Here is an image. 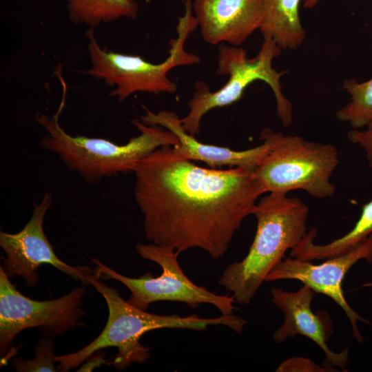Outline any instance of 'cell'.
I'll list each match as a JSON object with an SVG mask.
<instances>
[{
  "mask_svg": "<svg viewBox=\"0 0 372 372\" xmlns=\"http://www.w3.org/2000/svg\"><path fill=\"white\" fill-rule=\"evenodd\" d=\"M371 234L372 200L362 206L359 219L347 234L325 245H317L314 242L316 231L311 229L301 242L291 249L290 256L308 261L327 259L351 251Z\"/></svg>",
  "mask_w": 372,
  "mask_h": 372,
  "instance_id": "2e32d148",
  "label": "cell"
},
{
  "mask_svg": "<svg viewBox=\"0 0 372 372\" xmlns=\"http://www.w3.org/2000/svg\"><path fill=\"white\" fill-rule=\"evenodd\" d=\"M342 88L351 95L350 101L339 109L336 118L354 129L372 125V79L358 83L351 79L344 81Z\"/></svg>",
  "mask_w": 372,
  "mask_h": 372,
  "instance_id": "ac0fdd59",
  "label": "cell"
},
{
  "mask_svg": "<svg viewBox=\"0 0 372 372\" xmlns=\"http://www.w3.org/2000/svg\"><path fill=\"white\" fill-rule=\"evenodd\" d=\"M103 353L96 355L92 359L90 358L76 371H91L93 369L99 367L102 364H107L108 362L105 359V355Z\"/></svg>",
  "mask_w": 372,
  "mask_h": 372,
  "instance_id": "7402d4cb",
  "label": "cell"
},
{
  "mask_svg": "<svg viewBox=\"0 0 372 372\" xmlns=\"http://www.w3.org/2000/svg\"><path fill=\"white\" fill-rule=\"evenodd\" d=\"M347 136L352 143L359 145L364 150L369 165L372 167V125L364 131L353 129Z\"/></svg>",
  "mask_w": 372,
  "mask_h": 372,
  "instance_id": "44dd1931",
  "label": "cell"
},
{
  "mask_svg": "<svg viewBox=\"0 0 372 372\" xmlns=\"http://www.w3.org/2000/svg\"><path fill=\"white\" fill-rule=\"evenodd\" d=\"M192 8L203 40L239 47L262 22L261 0H194Z\"/></svg>",
  "mask_w": 372,
  "mask_h": 372,
  "instance_id": "4fadbf2b",
  "label": "cell"
},
{
  "mask_svg": "<svg viewBox=\"0 0 372 372\" xmlns=\"http://www.w3.org/2000/svg\"><path fill=\"white\" fill-rule=\"evenodd\" d=\"M138 254L152 261L162 269V273L154 277L146 273L138 278L124 276L92 258L96 265L94 273L100 280L113 279L125 286L131 293L127 300L132 305L145 310L151 303L158 301H174L197 308L201 304L214 306L222 315L234 314V296L219 295L194 283L184 273L178 262L179 252L166 246L154 243L139 242L136 245Z\"/></svg>",
  "mask_w": 372,
  "mask_h": 372,
  "instance_id": "ba28073f",
  "label": "cell"
},
{
  "mask_svg": "<svg viewBox=\"0 0 372 372\" xmlns=\"http://www.w3.org/2000/svg\"><path fill=\"white\" fill-rule=\"evenodd\" d=\"M281 49L269 38L264 39L258 54L247 56V52L237 46L221 44L218 48L216 74L229 76L226 83L216 91H211L202 81L195 83V92L188 102L189 112L181 118L184 130L192 136L199 134L200 121L209 111L231 105L239 101L245 89L256 81L265 82L271 89L276 101L277 114L284 127L293 122V105L282 94L280 82L285 72H278L272 61Z\"/></svg>",
  "mask_w": 372,
  "mask_h": 372,
  "instance_id": "8992f818",
  "label": "cell"
},
{
  "mask_svg": "<svg viewBox=\"0 0 372 372\" xmlns=\"http://www.w3.org/2000/svg\"><path fill=\"white\" fill-rule=\"evenodd\" d=\"M54 344L51 337L41 339L34 347V358L32 360L15 358L12 366L19 372L57 371L54 366Z\"/></svg>",
  "mask_w": 372,
  "mask_h": 372,
  "instance_id": "d6986e66",
  "label": "cell"
},
{
  "mask_svg": "<svg viewBox=\"0 0 372 372\" xmlns=\"http://www.w3.org/2000/svg\"><path fill=\"white\" fill-rule=\"evenodd\" d=\"M271 293L272 302L284 313V322L273 333V340L281 343L296 334L306 336L322 349L331 365L345 369L348 363V349L335 353L327 345L332 331L331 324L324 315L312 311L311 304L315 291L303 285L298 291L293 292L273 288Z\"/></svg>",
  "mask_w": 372,
  "mask_h": 372,
  "instance_id": "5bb4252c",
  "label": "cell"
},
{
  "mask_svg": "<svg viewBox=\"0 0 372 372\" xmlns=\"http://www.w3.org/2000/svg\"><path fill=\"white\" fill-rule=\"evenodd\" d=\"M372 260V234L351 251L327 258L325 262L314 265L308 260L296 258H285L267 275L265 282L280 280H297L310 287L315 293L324 294L337 303L345 312L353 331V336L359 342L364 340L358 328V321L371 324L357 313L347 301L342 281L349 270L359 260Z\"/></svg>",
  "mask_w": 372,
  "mask_h": 372,
  "instance_id": "8fae6325",
  "label": "cell"
},
{
  "mask_svg": "<svg viewBox=\"0 0 372 372\" xmlns=\"http://www.w3.org/2000/svg\"><path fill=\"white\" fill-rule=\"evenodd\" d=\"M185 14L178 18L177 37L170 40L169 55L160 63H152L140 56L127 55L102 49L97 42L93 28L85 32L87 50L92 67L85 74L103 80L106 85L114 86L110 96L123 102L135 92L174 93L177 85L167 73L177 66L199 63L200 57L185 50L189 35L198 27L190 0L185 3Z\"/></svg>",
  "mask_w": 372,
  "mask_h": 372,
  "instance_id": "5b68a950",
  "label": "cell"
},
{
  "mask_svg": "<svg viewBox=\"0 0 372 372\" xmlns=\"http://www.w3.org/2000/svg\"><path fill=\"white\" fill-rule=\"evenodd\" d=\"M86 280L104 298L108 308L107 320L101 333L87 345L74 353L54 356V361L59 363L58 371L75 369L95 353L109 347L118 349L112 364L118 371L134 362L143 364L150 357L152 349L142 344L140 340L150 331L167 328L200 331L210 326L222 325L241 333L247 324V320L234 314L201 318L196 313L181 316L148 313L125 300L115 288L107 286L94 273Z\"/></svg>",
  "mask_w": 372,
  "mask_h": 372,
  "instance_id": "7a4b0ae2",
  "label": "cell"
},
{
  "mask_svg": "<svg viewBox=\"0 0 372 372\" xmlns=\"http://www.w3.org/2000/svg\"><path fill=\"white\" fill-rule=\"evenodd\" d=\"M320 0H304V8L311 9L313 8Z\"/></svg>",
  "mask_w": 372,
  "mask_h": 372,
  "instance_id": "603a6c76",
  "label": "cell"
},
{
  "mask_svg": "<svg viewBox=\"0 0 372 372\" xmlns=\"http://www.w3.org/2000/svg\"><path fill=\"white\" fill-rule=\"evenodd\" d=\"M326 368L321 366L309 358L293 357L282 362L276 371L280 372H324Z\"/></svg>",
  "mask_w": 372,
  "mask_h": 372,
  "instance_id": "ffe728a7",
  "label": "cell"
},
{
  "mask_svg": "<svg viewBox=\"0 0 372 372\" xmlns=\"http://www.w3.org/2000/svg\"><path fill=\"white\" fill-rule=\"evenodd\" d=\"M65 94L53 116L36 113L35 121L47 133L39 143L43 149L56 155L69 170L76 172L90 184L119 174L133 172L136 164L155 149L179 144L177 136L171 131L160 125H146L138 119L131 123L140 134L124 145L105 138L72 136L59 123Z\"/></svg>",
  "mask_w": 372,
  "mask_h": 372,
  "instance_id": "277c9868",
  "label": "cell"
},
{
  "mask_svg": "<svg viewBox=\"0 0 372 372\" xmlns=\"http://www.w3.org/2000/svg\"><path fill=\"white\" fill-rule=\"evenodd\" d=\"M70 19L90 28L121 17L136 18L138 5L135 0H66Z\"/></svg>",
  "mask_w": 372,
  "mask_h": 372,
  "instance_id": "e0dca14e",
  "label": "cell"
},
{
  "mask_svg": "<svg viewBox=\"0 0 372 372\" xmlns=\"http://www.w3.org/2000/svg\"><path fill=\"white\" fill-rule=\"evenodd\" d=\"M338 163V152L332 144L276 132L271 149L254 171L267 193L300 189L325 198L335 194L331 178Z\"/></svg>",
  "mask_w": 372,
  "mask_h": 372,
  "instance_id": "52a82bcc",
  "label": "cell"
},
{
  "mask_svg": "<svg viewBox=\"0 0 372 372\" xmlns=\"http://www.w3.org/2000/svg\"><path fill=\"white\" fill-rule=\"evenodd\" d=\"M254 241L246 257L227 266L218 283L235 302L249 304L267 275L307 234L309 208L298 197L268 192L258 200Z\"/></svg>",
  "mask_w": 372,
  "mask_h": 372,
  "instance_id": "3957f363",
  "label": "cell"
},
{
  "mask_svg": "<svg viewBox=\"0 0 372 372\" xmlns=\"http://www.w3.org/2000/svg\"><path fill=\"white\" fill-rule=\"evenodd\" d=\"M52 204V194L45 193L41 201L34 204L32 216L21 231L0 232V246L6 254L1 267L10 279L19 276L28 287L37 285V270L42 265H52L87 286V277L94 273L93 270L88 266H72L62 261L44 233L45 216Z\"/></svg>",
  "mask_w": 372,
  "mask_h": 372,
  "instance_id": "30bf717a",
  "label": "cell"
},
{
  "mask_svg": "<svg viewBox=\"0 0 372 372\" xmlns=\"http://www.w3.org/2000/svg\"><path fill=\"white\" fill-rule=\"evenodd\" d=\"M263 39L269 38L281 50L296 49L303 42L305 31L299 17L301 0H261Z\"/></svg>",
  "mask_w": 372,
  "mask_h": 372,
  "instance_id": "9a60e30c",
  "label": "cell"
},
{
  "mask_svg": "<svg viewBox=\"0 0 372 372\" xmlns=\"http://www.w3.org/2000/svg\"><path fill=\"white\" fill-rule=\"evenodd\" d=\"M85 286L78 287L59 298L34 300L19 291L0 266L1 355L9 353L14 338L25 329L39 327L52 338L83 324Z\"/></svg>",
  "mask_w": 372,
  "mask_h": 372,
  "instance_id": "9c48e42d",
  "label": "cell"
},
{
  "mask_svg": "<svg viewBox=\"0 0 372 372\" xmlns=\"http://www.w3.org/2000/svg\"><path fill=\"white\" fill-rule=\"evenodd\" d=\"M133 173L146 238L179 253L198 248L213 259L225 254L267 193L253 169L202 167L178 156L169 145L141 159Z\"/></svg>",
  "mask_w": 372,
  "mask_h": 372,
  "instance_id": "6da1fadb",
  "label": "cell"
},
{
  "mask_svg": "<svg viewBox=\"0 0 372 372\" xmlns=\"http://www.w3.org/2000/svg\"><path fill=\"white\" fill-rule=\"evenodd\" d=\"M143 107L145 114L141 116L143 123L160 125L177 136L179 144L172 147V149L178 156L189 161L204 162L212 168L227 165L255 170L275 141L276 132L265 129L260 135L263 142L248 149L235 151L225 147L205 144L184 130L176 112L163 110L154 113Z\"/></svg>",
  "mask_w": 372,
  "mask_h": 372,
  "instance_id": "7c38bea8",
  "label": "cell"
}]
</instances>
